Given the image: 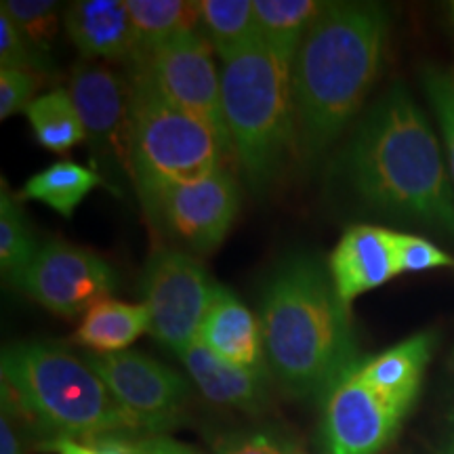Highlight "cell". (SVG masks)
<instances>
[{
  "instance_id": "obj_1",
  "label": "cell",
  "mask_w": 454,
  "mask_h": 454,
  "mask_svg": "<svg viewBox=\"0 0 454 454\" xmlns=\"http://www.w3.org/2000/svg\"><path fill=\"white\" fill-rule=\"evenodd\" d=\"M343 173L366 207L454 238V181L440 141L404 84L368 107L348 150Z\"/></svg>"
},
{
  "instance_id": "obj_2",
  "label": "cell",
  "mask_w": 454,
  "mask_h": 454,
  "mask_svg": "<svg viewBox=\"0 0 454 454\" xmlns=\"http://www.w3.org/2000/svg\"><path fill=\"white\" fill-rule=\"evenodd\" d=\"M349 305L328 268L311 254H291L261 293V333L268 371L294 397L328 395L362 364Z\"/></svg>"
},
{
  "instance_id": "obj_3",
  "label": "cell",
  "mask_w": 454,
  "mask_h": 454,
  "mask_svg": "<svg viewBox=\"0 0 454 454\" xmlns=\"http://www.w3.org/2000/svg\"><path fill=\"white\" fill-rule=\"evenodd\" d=\"M389 15L374 3H326L293 57L299 152L316 160L357 116L383 64Z\"/></svg>"
},
{
  "instance_id": "obj_4",
  "label": "cell",
  "mask_w": 454,
  "mask_h": 454,
  "mask_svg": "<svg viewBox=\"0 0 454 454\" xmlns=\"http://www.w3.org/2000/svg\"><path fill=\"white\" fill-rule=\"evenodd\" d=\"M3 411L24 414L26 421L53 440H101L135 431L99 374L84 357L44 340L9 345L0 357Z\"/></svg>"
},
{
  "instance_id": "obj_5",
  "label": "cell",
  "mask_w": 454,
  "mask_h": 454,
  "mask_svg": "<svg viewBox=\"0 0 454 454\" xmlns=\"http://www.w3.org/2000/svg\"><path fill=\"white\" fill-rule=\"evenodd\" d=\"M221 104L231 156L247 185L265 192L299 152L293 59L257 41L221 59Z\"/></svg>"
},
{
  "instance_id": "obj_6",
  "label": "cell",
  "mask_w": 454,
  "mask_h": 454,
  "mask_svg": "<svg viewBox=\"0 0 454 454\" xmlns=\"http://www.w3.org/2000/svg\"><path fill=\"white\" fill-rule=\"evenodd\" d=\"M130 81L129 168L139 198L225 167L230 145L141 81Z\"/></svg>"
},
{
  "instance_id": "obj_7",
  "label": "cell",
  "mask_w": 454,
  "mask_h": 454,
  "mask_svg": "<svg viewBox=\"0 0 454 454\" xmlns=\"http://www.w3.org/2000/svg\"><path fill=\"white\" fill-rule=\"evenodd\" d=\"M139 291L150 316V334L181 356L200 334L219 282L192 253L162 247L147 257Z\"/></svg>"
},
{
  "instance_id": "obj_8",
  "label": "cell",
  "mask_w": 454,
  "mask_h": 454,
  "mask_svg": "<svg viewBox=\"0 0 454 454\" xmlns=\"http://www.w3.org/2000/svg\"><path fill=\"white\" fill-rule=\"evenodd\" d=\"M147 217L160 234L185 253H211L234 225L240 187L221 167L200 179L173 184L141 196Z\"/></svg>"
},
{
  "instance_id": "obj_9",
  "label": "cell",
  "mask_w": 454,
  "mask_h": 454,
  "mask_svg": "<svg viewBox=\"0 0 454 454\" xmlns=\"http://www.w3.org/2000/svg\"><path fill=\"white\" fill-rule=\"evenodd\" d=\"M211 49L200 32L184 34L139 53L127 66V76L145 82L168 104L208 124L230 145L221 104V70Z\"/></svg>"
},
{
  "instance_id": "obj_10",
  "label": "cell",
  "mask_w": 454,
  "mask_h": 454,
  "mask_svg": "<svg viewBox=\"0 0 454 454\" xmlns=\"http://www.w3.org/2000/svg\"><path fill=\"white\" fill-rule=\"evenodd\" d=\"M84 360L99 374L135 431L164 435L177 427L190 400V383L179 372L133 349L87 354Z\"/></svg>"
},
{
  "instance_id": "obj_11",
  "label": "cell",
  "mask_w": 454,
  "mask_h": 454,
  "mask_svg": "<svg viewBox=\"0 0 454 454\" xmlns=\"http://www.w3.org/2000/svg\"><path fill=\"white\" fill-rule=\"evenodd\" d=\"M13 284L51 314L76 317L114 291L116 271L98 253L55 240L38 248Z\"/></svg>"
},
{
  "instance_id": "obj_12",
  "label": "cell",
  "mask_w": 454,
  "mask_h": 454,
  "mask_svg": "<svg viewBox=\"0 0 454 454\" xmlns=\"http://www.w3.org/2000/svg\"><path fill=\"white\" fill-rule=\"evenodd\" d=\"M78 116H81L93 168L101 177L127 173L130 81L110 67L82 61L72 70L67 84Z\"/></svg>"
},
{
  "instance_id": "obj_13",
  "label": "cell",
  "mask_w": 454,
  "mask_h": 454,
  "mask_svg": "<svg viewBox=\"0 0 454 454\" xmlns=\"http://www.w3.org/2000/svg\"><path fill=\"white\" fill-rule=\"evenodd\" d=\"M357 368L326 395L322 431L328 454H379L406 417L362 381Z\"/></svg>"
},
{
  "instance_id": "obj_14",
  "label": "cell",
  "mask_w": 454,
  "mask_h": 454,
  "mask_svg": "<svg viewBox=\"0 0 454 454\" xmlns=\"http://www.w3.org/2000/svg\"><path fill=\"white\" fill-rule=\"evenodd\" d=\"M328 274L345 305L360 294L400 276L395 231L377 225H354L340 236L328 257Z\"/></svg>"
},
{
  "instance_id": "obj_15",
  "label": "cell",
  "mask_w": 454,
  "mask_h": 454,
  "mask_svg": "<svg viewBox=\"0 0 454 454\" xmlns=\"http://www.w3.org/2000/svg\"><path fill=\"white\" fill-rule=\"evenodd\" d=\"M74 47L90 59L127 61L139 53L133 17L124 0H78L64 13Z\"/></svg>"
},
{
  "instance_id": "obj_16",
  "label": "cell",
  "mask_w": 454,
  "mask_h": 454,
  "mask_svg": "<svg viewBox=\"0 0 454 454\" xmlns=\"http://www.w3.org/2000/svg\"><path fill=\"white\" fill-rule=\"evenodd\" d=\"M198 340L230 364L270 374L259 317L223 284H219Z\"/></svg>"
},
{
  "instance_id": "obj_17",
  "label": "cell",
  "mask_w": 454,
  "mask_h": 454,
  "mask_svg": "<svg viewBox=\"0 0 454 454\" xmlns=\"http://www.w3.org/2000/svg\"><path fill=\"white\" fill-rule=\"evenodd\" d=\"M179 357L200 394L213 404L257 412L268 402V372L230 364L198 339Z\"/></svg>"
},
{
  "instance_id": "obj_18",
  "label": "cell",
  "mask_w": 454,
  "mask_h": 454,
  "mask_svg": "<svg viewBox=\"0 0 454 454\" xmlns=\"http://www.w3.org/2000/svg\"><path fill=\"white\" fill-rule=\"evenodd\" d=\"M434 351V334L419 333L379 354L372 360L362 362L357 377L383 395L397 411H411L414 397L421 387L425 368Z\"/></svg>"
},
{
  "instance_id": "obj_19",
  "label": "cell",
  "mask_w": 454,
  "mask_h": 454,
  "mask_svg": "<svg viewBox=\"0 0 454 454\" xmlns=\"http://www.w3.org/2000/svg\"><path fill=\"white\" fill-rule=\"evenodd\" d=\"M144 333H150V316L144 305L104 297L84 311L74 340L93 349V354H118Z\"/></svg>"
},
{
  "instance_id": "obj_20",
  "label": "cell",
  "mask_w": 454,
  "mask_h": 454,
  "mask_svg": "<svg viewBox=\"0 0 454 454\" xmlns=\"http://www.w3.org/2000/svg\"><path fill=\"white\" fill-rule=\"evenodd\" d=\"M98 185H107L106 179L93 167L72 160H57L41 173L32 175L21 187V198L47 204L51 211L70 219Z\"/></svg>"
},
{
  "instance_id": "obj_21",
  "label": "cell",
  "mask_w": 454,
  "mask_h": 454,
  "mask_svg": "<svg viewBox=\"0 0 454 454\" xmlns=\"http://www.w3.org/2000/svg\"><path fill=\"white\" fill-rule=\"evenodd\" d=\"M253 4L259 41L291 59L326 7L317 0H253Z\"/></svg>"
},
{
  "instance_id": "obj_22",
  "label": "cell",
  "mask_w": 454,
  "mask_h": 454,
  "mask_svg": "<svg viewBox=\"0 0 454 454\" xmlns=\"http://www.w3.org/2000/svg\"><path fill=\"white\" fill-rule=\"evenodd\" d=\"M137 34L139 53L200 32V3L192 0H127ZM137 53V55H139Z\"/></svg>"
},
{
  "instance_id": "obj_23",
  "label": "cell",
  "mask_w": 454,
  "mask_h": 454,
  "mask_svg": "<svg viewBox=\"0 0 454 454\" xmlns=\"http://www.w3.org/2000/svg\"><path fill=\"white\" fill-rule=\"evenodd\" d=\"M26 118L38 144L55 154H64L87 141L76 104L67 89H53L38 95L26 110Z\"/></svg>"
},
{
  "instance_id": "obj_24",
  "label": "cell",
  "mask_w": 454,
  "mask_h": 454,
  "mask_svg": "<svg viewBox=\"0 0 454 454\" xmlns=\"http://www.w3.org/2000/svg\"><path fill=\"white\" fill-rule=\"evenodd\" d=\"M200 34L221 59L259 41L253 0H202Z\"/></svg>"
},
{
  "instance_id": "obj_25",
  "label": "cell",
  "mask_w": 454,
  "mask_h": 454,
  "mask_svg": "<svg viewBox=\"0 0 454 454\" xmlns=\"http://www.w3.org/2000/svg\"><path fill=\"white\" fill-rule=\"evenodd\" d=\"M38 244L20 202L4 190L0 194V268L11 282L36 257Z\"/></svg>"
},
{
  "instance_id": "obj_26",
  "label": "cell",
  "mask_w": 454,
  "mask_h": 454,
  "mask_svg": "<svg viewBox=\"0 0 454 454\" xmlns=\"http://www.w3.org/2000/svg\"><path fill=\"white\" fill-rule=\"evenodd\" d=\"M0 11L7 13L17 30L47 59L59 34V3L53 0H3Z\"/></svg>"
},
{
  "instance_id": "obj_27",
  "label": "cell",
  "mask_w": 454,
  "mask_h": 454,
  "mask_svg": "<svg viewBox=\"0 0 454 454\" xmlns=\"http://www.w3.org/2000/svg\"><path fill=\"white\" fill-rule=\"evenodd\" d=\"M423 89L427 101L434 107L440 130L444 135L448 168L454 181V64L427 66L423 70Z\"/></svg>"
},
{
  "instance_id": "obj_28",
  "label": "cell",
  "mask_w": 454,
  "mask_h": 454,
  "mask_svg": "<svg viewBox=\"0 0 454 454\" xmlns=\"http://www.w3.org/2000/svg\"><path fill=\"white\" fill-rule=\"evenodd\" d=\"M0 66L3 70H26L41 76L53 70V59L38 53L3 11H0Z\"/></svg>"
},
{
  "instance_id": "obj_29",
  "label": "cell",
  "mask_w": 454,
  "mask_h": 454,
  "mask_svg": "<svg viewBox=\"0 0 454 454\" xmlns=\"http://www.w3.org/2000/svg\"><path fill=\"white\" fill-rule=\"evenodd\" d=\"M395 254L400 276L454 265L450 254L435 247L434 242H429L427 238L404 234V231H395Z\"/></svg>"
},
{
  "instance_id": "obj_30",
  "label": "cell",
  "mask_w": 454,
  "mask_h": 454,
  "mask_svg": "<svg viewBox=\"0 0 454 454\" xmlns=\"http://www.w3.org/2000/svg\"><path fill=\"white\" fill-rule=\"evenodd\" d=\"M44 78L41 74L26 70H0V118L15 116L26 112L34 99L36 90Z\"/></svg>"
},
{
  "instance_id": "obj_31",
  "label": "cell",
  "mask_w": 454,
  "mask_h": 454,
  "mask_svg": "<svg viewBox=\"0 0 454 454\" xmlns=\"http://www.w3.org/2000/svg\"><path fill=\"white\" fill-rule=\"evenodd\" d=\"M213 450L215 454H288L291 448L263 431H234L219 435Z\"/></svg>"
},
{
  "instance_id": "obj_32",
  "label": "cell",
  "mask_w": 454,
  "mask_h": 454,
  "mask_svg": "<svg viewBox=\"0 0 454 454\" xmlns=\"http://www.w3.org/2000/svg\"><path fill=\"white\" fill-rule=\"evenodd\" d=\"M124 454H204L198 448L184 444L168 435H144L137 440H122Z\"/></svg>"
},
{
  "instance_id": "obj_33",
  "label": "cell",
  "mask_w": 454,
  "mask_h": 454,
  "mask_svg": "<svg viewBox=\"0 0 454 454\" xmlns=\"http://www.w3.org/2000/svg\"><path fill=\"white\" fill-rule=\"evenodd\" d=\"M49 450L55 454H124L122 438H101V440H53L47 442Z\"/></svg>"
},
{
  "instance_id": "obj_34",
  "label": "cell",
  "mask_w": 454,
  "mask_h": 454,
  "mask_svg": "<svg viewBox=\"0 0 454 454\" xmlns=\"http://www.w3.org/2000/svg\"><path fill=\"white\" fill-rule=\"evenodd\" d=\"M0 454H26L24 444L13 427V419L4 412L0 417Z\"/></svg>"
},
{
  "instance_id": "obj_35",
  "label": "cell",
  "mask_w": 454,
  "mask_h": 454,
  "mask_svg": "<svg viewBox=\"0 0 454 454\" xmlns=\"http://www.w3.org/2000/svg\"><path fill=\"white\" fill-rule=\"evenodd\" d=\"M288 454H305V452H301V450H294V448H291V452Z\"/></svg>"
}]
</instances>
